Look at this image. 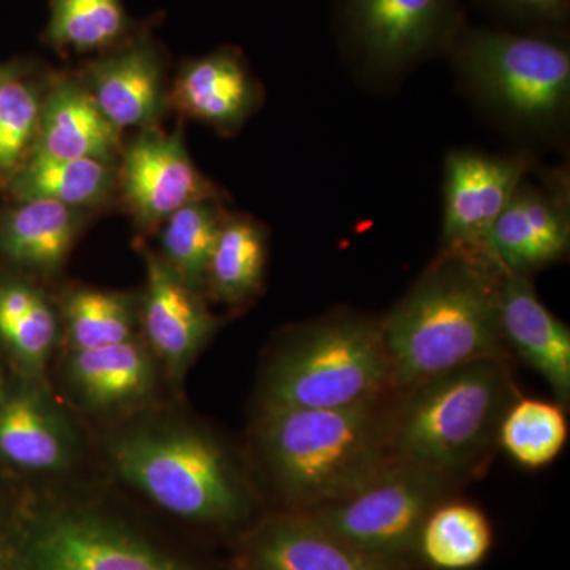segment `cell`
<instances>
[{"label": "cell", "instance_id": "5bb4252c", "mask_svg": "<svg viewBox=\"0 0 570 570\" xmlns=\"http://www.w3.org/2000/svg\"><path fill=\"white\" fill-rule=\"evenodd\" d=\"M146 287L140 298V326L145 343L170 376L181 377L219 326L205 302L171 272L159 254L141 247Z\"/></svg>", "mask_w": 570, "mask_h": 570}, {"label": "cell", "instance_id": "e575fe53", "mask_svg": "<svg viewBox=\"0 0 570 570\" xmlns=\"http://www.w3.org/2000/svg\"><path fill=\"white\" fill-rule=\"evenodd\" d=\"M0 570H10L9 564H7V562L0 561Z\"/></svg>", "mask_w": 570, "mask_h": 570}, {"label": "cell", "instance_id": "d6a6232c", "mask_svg": "<svg viewBox=\"0 0 570 570\" xmlns=\"http://www.w3.org/2000/svg\"><path fill=\"white\" fill-rule=\"evenodd\" d=\"M22 69L21 63L13 62V63H0V88H2L3 82L9 80L11 75L17 73V71H20Z\"/></svg>", "mask_w": 570, "mask_h": 570}, {"label": "cell", "instance_id": "52a82bcc", "mask_svg": "<svg viewBox=\"0 0 570 570\" xmlns=\"http://www.w3.org/2000/svg\"><path fill=\"white\" fill-rule=\"evenodd\" d=\"M7 564L10 570H193L110 517L67 504L29 510Z\"/></svg>", "mask_w": 570, "mask_h": 570}, {"label": "cell", "instance_id": "4316f807", "mask_svg": "<svg viewBox=\"0 0 570 570\" xmlns=\"http://www.w3.org/2000/svg\"><path fill=\"white\" fill-rule=\"evenodd\" d=\"M227 214L223 198H204L183 206L160 225V253L183 283L204 294L206 266Z\"/></svg>", "mask_w": 570, "mask_h": 570}, {"label": "cell", "instance_id": "2e32d148", "mask_svg": "<svg viewBox=\"0 0 570 570\" xmlns=\"http://www.w3.org/2000/svg\"><path fill=\"white\" fill-rule=\"evenodd\" d=\"M250 570H414L352 546L326 530L305 510L265 521L243 542Z\"/></svg>", "mask_w": 570, "mask_h": 570}, {"label": "cell", "instance_id": "44dd1931", "mask_svg": "<svg viewBox=\"0 0 570 570\" xmlns=\"http://www.w3.org/2000/svg\"><path fill=\"white\" fill-rule=\"evenodd\" d=\"M66 371L81 403L102 411L137 403L154 384L153 352L137 337L112 346L71 351Z\"/></svg>", "mask_w": 570, "mask_h": 570}, {"label": "cell", "instance_id": "9c48e42d", "mask_svg": "<svg viewBox=\"0 0 570 570\" xmlns=\"http://www.w3.org/2000/svg\"><path fill=\"white\" fill-rule=\"evenodd\" d=\"M352 56L373 77H396L459 32L456 0H341Z\"/></svg>", "mask_w": 570, "mask_h": 570}, {"label": "cell", "instance_id": "4fadbf2b", "mask_svg": "<svg viewBox=\"0 0 570 570\" xmlns=\"http://www.w3.org/2000/svg\"><path fill=\"white\" fill-rule=\"evenodd\" d=\"M532 159L456 149L444 163L441 247L480 246L519 189Z\"/></svg>", "mask_w": 570, "mask_h": 570}, {"label": "cell", "instance_id": "836d02e7", "mask_svg": "<svg viewBox=\"0 0 570 570\" xmlns=\"http://www.w3.org/2000/svg\"><path fill=\"white\" fill-rule=\"evenodd\" d=\"M236 570H250L247 568V566L243 564L242 561L238 562V566H236Z\"/></svg>", "mask_w": 570, "mask_h": 570}, {"label": "cell", "instance_id": "6da1fadb", "mask_svg": "<svg viewBox=\"0 0 570 570\" xmlns=\"http://www.w3.org/2000/svg\"><path fill=\"white\" fill-rule=\"evenodd\" d=\"M504 269L482 246L441 247L411 291L382 318L396 392L504 354L499 302Z\"/></svg>", "mask_w": 570, "mask_h": 570}, {"label": "cell", "instance_id": "f1b7e54d", "mask_svg": "<svg viewBox=\"0 0 570 570\" xmlns=\"http://www.w3.org/2000/svg\"><path fill=\"white\" fill-rule=\"evenodd\" d=\"M48 81L22 67L0 88V171L13 174L31 154Z\"/></svg>", "mask_w": 570, "mask_h": 570}, {"label": "cell", "instance_id": "cb8c5ba5", "mask_svg": "<svg viewBox=\"0 0 570 570\" xmlns=\"http://www.w3.org/2000/svg\"><path fill=\"white\" fill-rule=\"evenodd\" d=\"M491 547L493 528L482 510L442 501L420 530L417 560L434 570H471L487 560Z\"/></svg>", "mask_w": 570, "mask_h": 570}, {"label": "cell", "instance_id": "83f0119b", "mask_svg": "<svg viewBox=\"0 0 570 570\" xmlns=\"http://www.w3.org/2000/svg\"><path fill=\"white\" fill-rule=\"evenodd\" d=\"M568 436L564 409L550 401L520 397L499 423L498 444L520 466L540 469L560 456Z\"/></svg>", "mask_w": 570, "mask_h": 570}, {"label": "cell", "instance_id": "30bf717a", "mask_svg": "<svg viewBox=\"0 0 570 570\" xmlns=\"http://www.w3.org/2000/svg\"><path fill=\"white\" fill-rule=\"evenodd\" d=\"M118 200L142 234H153L183 206L204 198H223L195 165L181 129L159 126L137 130L124 140L118 165Z\"/></svg>", "mask_w": 570, "mask_h": 570}, {"label": "cell", "instance_id": "7402d4cb", "mask_svg": "<svg viewBox=\"0 0 570 570\" xmlns=\"http://www.w3.org/2000/svg\"><path fill=\"white\" fill-rule=\"evenodd\" d=\"M9 190L17 202H55L92 214L118 202V171L100 160L31 154L10 174Z\"/></svg>", "mask_w": 570, "mask_h": 570}, {"label": "cell", "instance_id": "d590c367", "mask_svg": "<svg viewBox=\"0 0 570 570\" xmlns=\"http://www.w3.org/2000/svg\"><path fill=\"white\" fill-rule=\"evenodd\" d=\"M3 389H2V382H0V395H2Z\"/></svg>", "mask_w": 570, "mask_h": 570}, {"label": "cell", "instance_id": "8992f818", "mask_svg": "<svg viewBox=\"0 0 570 570\" xmlns=\"http://www.w3.org/2000/svg\"><path fill=\"white\" fill-rule=\"evenodd\" d=\"M116 471L154 504L197 523H234L249 510L223 450L187 428H140L111 445Z\"/></svg>", "mask_w": 570, "mask_h": 570}, {"label": "cell", "instance_id": "7a4b0ae2", "mask_svg": "<svg viewBox=\"0 0 570 570\" xmlns=\"http://www.w3.org/2000/svg\"><path fill=\"white\" fill-rule=\"evenodd\" d=\"M258 445L285 499L311 510L354 493L395 461L384 400L341 409H264Z\"/></svg>", "mask_w": 570, "mask_h": 570}, {"label": "cell", "instance_id": "5b68a950", "mask_svg": "<svg viewBox=\"0 0 570 570\" xmlns=\"http://www.w3.org/2000/svg\"><path fill=\"white\" fill-rule=\"evenodd\" d=\"M392 390L382 321L346 314L299 330L269 367L262 397L264 409H341Z\"/></svg>", "mask_w": 570, "mask_h": 570}, {"label": "cell", "instance_id": "3957f363", "mask_svg": "<svg viewBox=\"0 0 570 570\" xmlns=\"http://www.w3.org/2000/svg\"><path fill=\"white\" fill-rule=\"evenodd\" d=\"M403 393L392 411L393 456L449 479L489 455L513 401L502 356L455 367Z\"/></svg>", "mask_w": 570, "mask_h": 570}, {"label": "cell", "instance_id": "1f68e13d", "mask_svg": "<svg viewBox=\"0 0 570 570\" xmlns=\"http://www.w3.org/2000/svg\"><path fill=\"white\" fill-rule=\"evenodd\" d=\"M517 17L539 22L562 21L569 11V0H493Z\"/></svg>", "mask_w": 570, "mask_h": 570}, {"label": "cell", "instance_id": "4dcf8cb0", "mask_svg": "<svg viewBox=\"0 0 570 570\" xmlns=\"http://www.w3.org/2000/svg\"><path fill=\"white\" fill-rule=\"evenodd\" d=\"M41 288L20 277L0 279V337L9 335L22 316L31 309Z\"/></svg>", "mask_w": 570, "mask_h": 570}, {"label": "cell", "instance_id": "ba28073f", "mask_svg": "<svg viewBox=\"0 0 570 570\" xmlns=\"http://www.w3.org/2000/svg\"><path fill=\"white\" fill-rule=\"evenodd\" d=\"M449 482L436 471L395 460L354 493L305 512L367 553L414 564L420 530L444 501Z\"/></svg>", "mask_w": 570, "mask_h": 570}, {"label": "cell", "instance_id": "9a60e30c", "mask_svg": "<svg viewBox=\"0 0 570 570\" xmlns=\"http://www.w3.org/2000/svg\"><path fill=\"white\" fill-rule=\"evenodd\" d=\"M170 110L234 135L264 102V88L255 78L245 56L224 47L179 67L168 94Z\"/></svg>", "mask_w": 570, "mask_h": 570}, {"label": "cell", "instance_id": "d6986e66", "mask_svg": "<svg viewBox=\"0 0 570 570\" xmlns=\"http://www.w3.org/2000/svg\"><path fill=\"white\" fill-rule=\"evenodd\" d=\"M502 336L549 382L561 403L570 396V332L547 309L530 276L504 272L499 302Z\"/></svg>", "mask_w": 570, "mask_h": 570}, {"label": "cell", "instance_id": "7c38bea8", "mask_svg": "<svg viewBox=\"0 0 570 570\" xmlns=\"http://www.w3.org/2000/svg\"><path fill=\"white\" fill-rule=\"evenodd\" d=\"M569 245V184L558 175L542 184L524 178L480 246L504 272L530 276L561 261Z\"/></svg>", "mask_w": 570, "mask_h": 570}, {"label": "cell", "instance_id": "277c9868", "mask_svg": "<svg viewBox=\"0 0 570 570\" xmlns=\"http://www.w3.org/2000/svg\"><path fill=\"white\" fill-rule=\"evenodd\" d=\"M449 47L463 85L505 126L531 135L562 129L570 107V50L558 37L459 29Z\"/></svg>", "mask_w": 570, "mask_h": 570}, {"label": "cell", "instance_id": "ac0fdd59", "mask_svg": "<svg viewBox=\"0 0 570 570\" xmlns=\"http://www.w3.org/2000/svg\"><path fill=\"white\" fill-rule=\"evenodd\" d=\"M37 382L0 395V461L22 471H63L75 456V436Z\"/></svg>", "mask_w": 570, "mask_h": 570}, {"label": "cell", "instance_id": "e0dca14e", "mask_svg": "<svg viewBox=\"0 0 570 570\" xmlns=\"http://www.w3.org/2000/svg\"><path fill=\"white\" fill-rule=\"evenodd\" d=\"M122 137L124 132L105 118L77 75L50 77L31 154L118 165Z\"/></svg>", "mask_w": 570, "mask_h": 570}, {"label": "cell", "instance_id": "603a6c76", "mask_svg": "<svg viewBox=\"0 0 570 570\" xmlns=\"http://www.w3.org/2000/svg\"><path fill=\"white\" fill-rule=\"evenodd\" d=\"M268 238L247 214H225L206 266L204 294L228 306L245 305L265 279Z\"/></svg>", "mask_w": 570, "mask_h": 570}, {"label": "cell", "instance_id": "484cf974", "mask_svg": "<svg viewBox=\"0 0 570 570\" xmlns=\"http://www.w3.org/2000/svg\"><path fill=\"white\" fill-rule=\"evenodd\" d=\"M48 6L43 39L56 51L104 55L137 32L124 0H48Z\"/></svg>", "mask_w": 570, "mask_h": 570}, {"label": "cell", "instance_id": "d4e9b609", "mask_svg": "<svg viewBox=\"0 0 570 570\" xmlns=\"http://www.w3.org/2000/svg\"><path fill=\"white\" fill-rule=\"evenodd\" d=\"M58 309L70 351L126 343L140 326V298L126 292L70 288Z\"/></svg>", "mask_w": 570, "mask_h": 570}, {"label": "cell", "instance_id": "f546056e", "mask_svg": "<svg viewBox=\"0 0 570 570\" xmlns=\"http://www.w3.org/2000/svg\"><path fill=\"white\" fill-rule=\"evenodd\" d=\"M59 332H61L59 309L41 291L31 309L2 341L17 360L22 373L31 381H37L43 374Z\"/></svg>", "mask_w": 570, "mask_h": 570}, {"label": "cell", "instance_id": "8fae6325", "mask_svg": "<svg viewBox=\"0 0 570 570\" xmlns=\"http://www.w3.org/2000/svg\"><path fill=\"white\" fill-rule=\"evenodd\" d=\"M77 77L121 132L159 126L170 110L163 50L149 33L137 31L115 50L97 55Z\"/></svg>", "mask_w": 570, "mask_h": 570}, {"label": "cell", "instance_id": "ffe728a7", "mask_svg": "<svg viewBox=\"0 0 570 570\" xmlns=\"http://www.w3.org/2000/svg\"><path fill=\"white\" fill-rule=\"evenodd\" d=\"M91 213L22 200L0 214V255L21 272L52 276L66 265Z\"/></svg>", "mask_w": 570, "mask_h": 570}]
</instances>
